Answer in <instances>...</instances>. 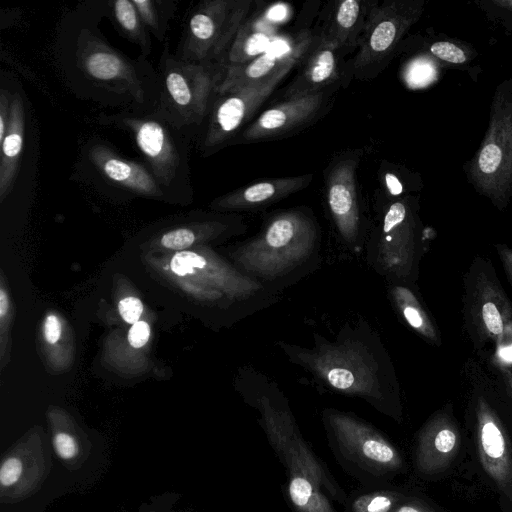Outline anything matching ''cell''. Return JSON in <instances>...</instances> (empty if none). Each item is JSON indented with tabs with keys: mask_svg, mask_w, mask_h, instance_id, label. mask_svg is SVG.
<instances>
[{
	"mask_svg": "<svg viewBox=\"0 0 512 512\" xmlns=\"http://www.w3.org/2000/svg\"><path fill=\"white\" fill-rule=\"evenodd\" d=\"M465 426L481 476L512 512V398L489 362L468 358L460 373Z\"/></svg>",
	"mask_w": 512,
	"mask_h": 512,
	"instance_id": "cell-1",
	"label": "cell"
},
{
	"mask_svg": "<svg viewBox=\"0 0 512 512\" xmlns=\"http://www.w3.org/2000/svg\"><path fill=\"white\" fill-rule=\"evenodd\" d=\"M262 423L275 451L289 472L288 492L300 512H334L321 492L333 484L298 433L291 415L275 407L267 398L259 400Z\"/></svg>",
	"mask_w": 512,
	"mask_h": 512,
	"instance_id": "cell-2",
	"label": "cell"
},
{
	"mask_svg": "<svg viewBox=\"0 0 512 512\" xmlns=\"http://www.w3.org/2000/svg\"><path fill=\"white\" fill-rule=\"evenodd\" d=\"M317 231L313 221L299 211L275 216L264 231L242 247L239 263L261 277H279L305 261L313 251Z\"/></svg>",
	"mask_w": 512,
	"mask_h": 512,
	"instance_id": "cell-3",
	"label": "cell"
},
{
	"mask_svg": "<svg viewBox=\"0 0 512 512\" xmlns=\"http://www.w3.org/2000/svg\"><path fill=\"white\" fill-rule=\"evenodd\" d=\"M462 319L477 351L497 347L512 323V302L489 259L475 258L464 275Z\"/></svg>",
	"mask_w": 512,
	"mask_h": 512,
	"instance_id": "cell-4",
	"label": "cell"
},
{
	"mask_svg": "<svg viewBox=\"0 0 512 512\" xmlns=\"http://www.w3.org/2000/svg\"><path fill=\"white\" fill-rule=\"evenodd\" d=\"M250 1L207 0L192 12L179 59L222 61L249 11Z\"/></svg>",
	"mask_w": 512,
	"mask_h": 512,
	"instance_id": "cell-5",
	"label": "cell"
},
{
	"mask_svg": "<svg viewBox=\"0 0 512 512\" xmlns=\"http://www.w3.org/2000/svg\"><path fill=\"white\" fill-rule=\"evenodd\" d=\"M133 135L136 145L161 188H174L187 178L186 149L176 124L160 114L121 115L115 118Z\"/></svg>",
	"mask_w": 512,
	"mask_h": 512,
	"instance_id": "cell-6",
	"label": "cell"
},
{
	"mask_svg": "<svg viewBox=\"0 0 512 512\" xmlns=\"http://www.w3.org/2000/svg\"><path fill=\"white\" fill-rule=\"evenodd\" d=\"M162 71L170 119L179 125L198 124L205 117L213 92L223 73L210 63L163 55Z\"/></svg>",
	"mask_w": 512,
	"mask_h": 512,
	"instance_id": "cell-7",
	"label": "cell"
},
{
	"mask_svg": "<svg viewBox=\"0 0 512 512\" xmlns=\"http://www.w3.org/2000/svg\"><path fill=\"white\" fill-rule=\"evenodd\" d=\"M307 356L309 365L333 388L349 394L378 396L377 366L362 349L343 344Z\"/></svg>",
	"mask_w": 512,
	"mask_h": 512,
	"instance_id": "cell-8",
	"label": "cell"
},
{
	"mask_svg": "<svg viewBox=\"0 0 512 512\" xmlns=\"http://www.w3.org/2000/svg\"><path fill=\"white\" fill-rule=\"evenodd\" d=\"M292 69L219 94L209 119L203 146L213 148L227 141L256 112Z\"/></svg>",
	"mask_w": 512,
	"mask_h": 512,
	"instance_id": "cell-9",
	"label": "cell"
},
{
	"mask_svg": "<svg viewBox=\"0 0 512 512\" xmlns=\"http://www.w3.org/2000/svg\"><path fill=\"white\" fill-rule=\"evenodd\" d=\"M328 421L342 452L353 461L378 472L402 467L397 449L369 425L341 412H331Z\"/></svg>",
	"mask_w": 512,
	"mask_h": 512,
	"instance_id": "cell-10",
	"label": "cell"
},
{
	"mask_svg": "<svg viewBox=\"0 0 512 512\" xmlns=\"http://www.w3.org/2000/svg\"><path fill=\"white\" fill-rule=\"evenodd\" d=\"M408 22L396 3H383L368 9L353 62L355 75L372 76L394 48Z\"/></svg>",
	"mask_w": 512,
	"mask_h": 512,
	"instance_id": "cell-11",
	"label": "cell"
},
{
	"mask_svg": "<svg viewBox=\"0 0 512 512\" xmlns=\"http://www.w3.org/2000/svg\"><path fill=\"white\" fill-rule=\"evenodd\" d=\"M313 41L309 34H303L285 49L267 50L247 63L225 66L216 92L222 94L293 69L304 58Z\"/></svg>",
	"mask_w": 512,
	"mask_h": 512,
	"instance_id": "cell-12",
	"label": "cell"
},
{
	"mask_svg": "<svg viewBox=\"0 0 512 512\" xmlns=\"http://www.w3.org/2000/svg\"><path fill=\"white\" fill-rule=\"evenodd\" d=\"M461 437L452 412H437L423 427L416 450V464L424 474L445 471L458 453Z\"/></svg>",
	"mask_w": 512,
	"mask_h": 512,
	"instance_id": "cell-13",
	"label": "cell"
},
{
	"mask_svg": "<svg viewBox=\"0 0 512 512\" xmlns=\"http://www.w3.org/2000/svg\"><path fill=\"white\" fill-rule=\"evenodd\" d=\"M324 91L285 100L265 110L245 130L247 140L268 139L288 133L312 120L321 110Z\"/></svg>",
	"mask_w": 512,
	"mask_h": 512,
	"instance_id": "cell-14",
	"label": "cell"
},
{
	"mask_svg": "<svg viewBox=\"0 0 512 512\" xmlns=\"http://www.w3.org/2000/svg\"><path fill=\"white\" fill-rule=\"evenodd\" d=\"M340 49L324 35L314 40L301 60V69L286 87L285 100L324 91L339 76Z\"/></svg>",
	"mask_w": 512,
	"mask_h": 512,
	"instance_id": "cell-15",
	"label": "cell"
},
{
	"mask_svg": "<svg viewBox=\"0 0 512 512\" xmlns=\"http://www.w3.org/2000/svg\"><path fill=\"white\" fill-rule=\"evenodd\" d=\"M355 169V159L342 160L334 165L327 180L329 208L339 233L347 242L354 241L359 227Z\"/></svg>",
	"mask_w": 512,
	"mask_h": 512,
	"instance_id": "cell-16",
	"label": "cell"
},
{
	"mask_svg": "<svg viewBox=\"0 0 512 512\" xmlns=\"http://www.w3.org/2000/svg\"><path fill=\"white\" fill-rule=\"evenodd\" d=\"M89 158L97 171L110 183L143 196L163 195L161 186L149 170L120 157L106 145L93 144L89 150Z\"/></svg>",
	"mask_w": 512,
	"mask_h": 512,
	"instance_id": "cell-17",
	"label": "cell"
},
{
	"mask_svg": "<svg viewBox=\"0 0 512 512\" xmlns=\"http://www.w3.org/2000/svg\"><path fill=\"white\" fill-rule=\"evenodd\" d=\"M380 254L384 265L396 274L407 276L410 273L415 245L407 208L402 202L393 203L385 214Z\"/></svg>",
	"mask_w": 512,
	"mask_h": 512,
	"instance_id": "cell-18",
	"label": "cell"
},
{
	"mask_svg": "<svg viewBox=\"0 0 512 512\" xmlns=\"http://www.w3.org/2000/svg\"><path fill=\"white\" fill-rule=\"evenodd\" d=\"M83 70L93 79L123 85L137 101H143V91L132 65L112 48L97 39H87L80 51Z\"/></svg>",
	"mask_w": 512,
	"mask_h": 512,
	"instance_id": "cell-19",
	"label": "cell"
},
{
	"mask_svg": "<svg viewBox=\"0 0 512 512\" xmlns=\"http://www.w3.org/2000/svg\"><path fill=\"white\" fill-rule=\"evenodd\" d=\"M311 180L312 174L261 180L218 198L214 205L227 210L258 208L304 189Z\"/></svg>",
	"mask_w": 512,
	"mask_h": 512,
	"instance_id": "cell-20",
	"label": "cell"
},
{
	"mask_svg": "<svg viewBox=\"0 0 512 512\" xmlns=\"http://www.w3.org/2000/svg\"><path fill=\"white\" fill-rule=\"evenodd\" d=\"M25 134V112L21 96L15 93L5 138L0 143V199L3 201L13 187L18 173Z\"/></svg>",
	"mask_w": 512,
	"mask_h": 512,
	"instance_id": "cell-21",
	"label": "cell"
},
{
	"mask_svg": "<svg viewBox=\"0 0 512 512\" xmlns=\"http://www.w3.org/2000/svg\"><path fill=\"white\" fill-rule=\"evenodd\" d=\"M368 8L359 0L341 1L324 36L341 49L357 47L362 34Z\"/></svg>",
	"mask_w": 512,
	"mask_h": 512,
	"instance_id": "cell-22",
	"label": "cell"
},
{
	"mask_svg": "<svg viewBox=\"0 0 512 512\" xmlns=\"http://www.w3.org/2000/svg\"><path fill=\"white\" fill-rule=\"evenodd\" d=\"M392 295L409 326L427 341L439 345V332L413 292L406 287L396 286L392 290Z\"/></svg>",
	"mask_w": 512,
	"mask_h": 512,
	"instance_id": "cell-23",
	"label": "cell"
},
{
	"mask_svg": "<svg viewBox=\"0 0 512 512\" xmlns=\"http://www.w3.org/2000/svg\"><path fill=\"white\" fill-rule=\"evenodd\" d=\"M269 42L268 32L257 24L244 21L238 30L225 58L226 66L241 65L265 52Z\"/></svg>",
	"mask_w": 512,
	"mask_h": 512,
	"instance_id": "cell-24",
	"label": "cell"
},
{
	"mask_svg": "<svg viewBox=\"0 0 512 512\" xmlns=\"http://www.w3.org/2000/svg\"><path fill=\"white\" fill-rule=\"evenodd\" d=\"M114 18L121 30L135 41L145 54L150 52V41L132 0H118L111 3Z\"/></svg>",
	"mask_w": 512,
	"mask_h": 512,
	"instance_id": "cell-25",
	"label": "cell"
},
{
	"mask_svg": "<svg viewBox=\"0 0 512 512\" xmlns=\"http://www.w3.org/2000/svg\"><path fill=\"white\" fill-rule=\"evenodd\" d=\"M399 497L393 493L375 492L364 494L354 500V512H390L396 505Z\"/></svg>",
	"mask_w": 512,
	"mask_h": 512,
	"instance_id": "cell-26",
	"label": "cell"
},
{
	"mask_svg": "<svg viewBox=\"0 0 512 512\" xmlns=\"http://www.w3.org/2000/svg\"><path fill=\"white\" fill-rule=\"evenodd\" d=\"M132 2L145 27L149 28L159 40H162L165 33V26L160 16V10L157 7V1L132 0Z\"/></svg>",
	"mask_w": 512,
	"mask_h": 512,
	"instance_id": "cell-27",
	"label": "cell"
},
{
	"mask_svg": "<svg viewBox=\"0 0 512 512\" xmlns=\"http://www.w3.org/2000/svg\"><path fill=\"white\" fill-rule=\"evenodd\" d=\"M207 265V260L194 252L182 251L175 254L171 260V270L179 275L184 276L192 274L196 269H203Z\"/></svg>",
	"mask_w": 512,
	"mask_h": 512,
	"instance_id": "cell-28",
	"label": "cell"
},
{
	"mask_svg": "<svg viewBox=\"0 0 512 512\" xmlns=\"http://www.w3.org/2000/svg\"><path fill=\"white\" fill-rule=\"evenodd\" d=\"M195 233L190 228H177L166 232L161 237V245L174 250L184 249L195 241Z\"/></svg>",
	"mask_w": 512,
	"mask_h": 512,
	"instance_id": "cell-29",
	"label": "cell"
},
{
	"mask_svg": "<svg viewBox=\"0 0 512 512\" xmlns=\"http://www.w3.org/2000/svg\"><path fill=\"white\" fill-rule=\"evenodd\" d=\"M502 152L499 146L487 144L483 147L478 164L480 170L485 174H491L497 170L501 163Z\"/></svg>",
	"mask_w": 512,
	"mask_h": 512,
	"instance_id": "cell-30",
	"label": "cell"
},
{
	"mask_svg": "<svg viewBox=\"0 0 512 512\" xmlns=\"http://www.w3.org/2000/svg\"><path fill=\"white\" fill-rule=\"evenodd\" d=\"M23 471L22 461L18 457H9L1 465L0 483L3 487L14 485Z\"/></svg>",
	"mask_w": 512,
	"mask_h": 512,
	"instance_id": "cell-31",
	"label": "cell"
},
{
	"mask_svg": "<svg viewBox=\"0 0 512 512\" xmlns=\"http://www.w3.org/2000/svg\"><path fill=\"white\" fill-rule=\"evenodd\" d=\"M436 57L454 64L463 63L466 60L465 53L456 45L449 42H436L430 48Z\"/></svg>",
	"mask_w": 512,
	"mask_h": 512,
	"instance_id": "cell-32",
	"label": "cell"
},
{
	"mask_svg": "<svg viewBox=\"0 0 512 512\" xmlns=\"http://www.w3.org/2000/svg\"><path fill=\"white\" fill-rule=\"evenodd\" d=\"M53 447L57 455L64 460L73 458L78 451L75 439L64 432H59L54 436Z\"/></svg>",
	"mask_w": 512,
	"mask_h": 512,
	"instance_id": "cell-33",
	"label": "cell"
},
{
	"mask_svg": "<svg viewBox=\"0 0 512 512\" xmlns=\"http://www.w3.org/2000/svg\"><path fill=\"white\" fill-rule=\"evenodd\" d=\"M121 317L127 322L134 324L139 321L143 311L141 301L136 297H127L122 299L118 305Z\"/></svg>",
	"mask_w": 512,
	"mask_h": 512,
	"instance_id": "cell-34",
	"label": "cell"
},
{
	"mask_svg": "<svg viewBox=\"0 0 512 512\" xmlns=\"http://www.w3.org/2000/svg\"><path fill=\"white\" fill-rule=\"evenodd\" d=\"M150 336V327L145 321H137L128 332V341L134 348L144 346Z\"/></svg>",
	"mask_w": 512,
	"mask_h": 512,
	"instance_id": "cell-35",
	"label": "cell"
},
{
	"mask_svg": "<svg viewBox=\"0 0 512 512\" xmlns=\"http://www.w3.org/2000/svg\"><path fill=\"white\" fill-rule=\"evenodd\" d=\"M12 96L8 91L2 89L0 93V143L5 138L8 130L11 115Z\"/></svg>",
	"mask_w": 512,
	"mask_h": 512,
	"instance_id": "cell-36",
	"label": "cell"
},
{
	"mask_svg": "<svg viewBox=\"0 0 512 512\" xmlns=\"http://www.w3.org/2000/svg\"><path fill=\"white\" fill-rule=\"evenodd\" d=\"M495 373L501 379L506 390L512 398V364L503 363L500 360L488 361Z\"/></svg>",
	"mask_w": 512,
	"mask_h": 512,
	"instance_id": "cell-37",
	"label": "cell"
},
{
	"mask_svg": "<svg viewBox=\"0 0 512 512\" xmlns=\"http://www.w3.org/2000/svg\"><path fill=\"white\" fill-rule=\"evenodd\" d=\"M61 335V324L55 315H48L44 322V337L48 343L54 344Z\"/></svg>",
	"mask_w": 512,
	"mask_h": 512,
	"instance_id": "cell-38",
	"label": "cell"
},
{
	"mask_svg": "<svg viewBox=\"0 0 512 512\" xmlns=\"http://www.w3.org/2000/svg\"><path fill=\"white\" fill-rule=\"evenodd\" d=\"M496 250L506 277L512 287V249L505 245H496Z\"/></svg>",
	"mask_w": 512,
	"mask_h": 512,
	"instance_id": "cell-39",
	"label": "cell"
},
{
	"mask_svg": "<svg viewBox=\"0 0 512 512\" xmlns=\"http://www.w3.org/2000/svg\"><path fill=\"white\" fill-rule=\"evenodd\" d=\"M390 512H434L429 506L420 502H409L402 504Z\"/></svg>",
	"mask_w": 512,
	"mask_h": 512,
	"instance_id": "cell-40",
	"label": "cell"
},
{
	"mask_svg": "<svg viewBox=\"0 0 512 512\" xmlns=\"http://www.w3.org/2000/svg\"><path fill=\"white\" fill-rule=\"evenodd\" d=\"M386 182H387V186L392 194L398 195L402 192V186H401L400 182L398 181V179L394 175L387 174Z\"/></svg>",
	"mask_w": 512,
	"mask_h": 512,
	"instance_id": "cell-41",
	"label": "cell"
},
{
	"mask_svg": "<svg viewBox=\"0 0 512 512\" xmlns=\"http://www.w3.org/2000/svg\"><path fill=\"white\" fill-rule=\"evenodd\" d=\"M8 308V301L7 296L4 292V290H1L0 292V316L3 318L7 312Z\"/></svg>",
	"mask_w": 512,
	"mask_h": 512,
	"instance_id": "cell-42",
	"label": "cell"
}]
</instances>
